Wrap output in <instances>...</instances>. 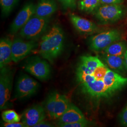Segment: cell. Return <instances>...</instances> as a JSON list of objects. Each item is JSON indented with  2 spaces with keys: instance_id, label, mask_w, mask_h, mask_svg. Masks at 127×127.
Listing matches in <instances>:
<instances>
[{
  "instance_id": "6da1fadb",
  "label": "cell",
  "mask_w": 127,
  "mask_h": 127,
  "mask_svg": "<svg viewBox=\"0 0 127 127\" xmlns=\"http://www.w3.org/2000/svg\"><path fill=\"white\" fill-rule=\"evenodd\" d=\"M75 74L82 93L95 101L109 99L127 85V77L111 69L97 56H82Z\"/></svg>"
},
{
  "instance_id": "7a4b0ae2",
  "label": "cell",
  "mask_w": 127,
  "mask_h": 127,
  "mask_svg": "<svg viewBox=\"0 0 127 127\" xmlns=\"http://www.w3.org/2000/svg\"><path fill=\"white\" fill-rule=\"evenodd\" d=\"M64 41L62 29L54 24L41 37L38 52L42 58L53 63L63 50Z\"/></svg>"
},
{
  "instance_id": "3957f363",
  "label": "cell",
  "mask_w": 127,
  "mask_h": 127,
  "mask_svg": "<svg viewBox=\"0 0 127 127\" xmlns=\"http://www.w3.org/2000/svg\"><path fill=\"white\" fill-rule=\"evenodd\" d=\"M50 22V18H41L34 14L20 29L19 35L28 40L36 41L45 33Z\"/></svg>"
},
{
  "instance_id": "277c9868",
  "label": "cell",
  "mask_w": 127,
  "mask_h": 127,
  "mask_svg": "<svg viewBox=\"0 0 127 127\" xmlns=\"http://www.w3.org/2000/svg\"><path fill=\"white\" fill-rule=\"evenodd\" d=\"M122 37V32L117 29L101 32L91 37L89 40L90 47L93 51H103L111 44L120 41Z\"/></svg>"
},
{
  "instance_id": "5b68a950",
  "label": "cell",
  "mask_w": 127,
  "mask_h": 127,
  "mask_svg": "<svg viewBox=\"0 0 127 127\" xmlns=\"http://www.w3.org/2000/svg\"><path fill=\"white\" fill-rule=\"evenodd\" d=\"M70 104L65 96L53 92L48 96L46 100V111L51 119H59L66 111Z\"/></svg>"
},
{
  "instance_id": "8992f818",
  "label": "cell",
  "mask_w": 127,
  "mask_h": 127,
  "mask_svg": "<svg viewBox=\"0 0 127 127\" xmlns=\"http://www.w3.org/2000/svg\"><path fill=\"white\" fill-rule=\"evenodd\" d=\"M13 78V72L6 66L0 69V109H5L10 99Z\"/></svg>"
},
{
  "instance_id": "52a82bcc",
  "label": "cell",
  "mask_w": 127,
  "mask_h": 127,
  "mask_svg": "<svg viewBox=\"0 0 127 127\" xmlns=\"http://www.w3.org/2000/svg\"><path fill=\"white\" fill-rule=\"evenodd\" d=\"M123 6L119 4H101L95 10V16L104 23L116 22L124 15Z\"/></svg>"
},
{
  "instance_id": "ba28073f",
  "label": "cell",
  "mask_w": 127,
  "mask_h": 127,
  "mask_svg": "<svg viewBox=\"0 0 127 127\" xmlns=\"http://www.w3.org/2000/svg\"><path fill=\"white\" fill-rule=\"evenodd\" d=\"M24 68L26 71L42 81L47 80L51 72L49 63L38 57L29 60L25 64Z\"/></svg>"
},
{
  "instance_id": "9c48e42d",
  "label": "cell",
  "mask_w": 127,
  "mask_h": 127,
  "mask_svg": "<svg viewBox=\"0 0 127 127\" xmlns=\"http://www.w3.org/2000/svg\"><path fill=\"white\" fill-rule=\"evenodd\" d=\"M37 46L36 41H25L21 38H16L12 41V61L15 63L20 61L34 50Z\"/></svg>"
},
{
  "instance_id": "30bf717a",
  "label": "cell",
  "mask_w": 127,
  "mask_h": 127,
  "mask_svg": "<svg viewBox=\"0 0 127 127\" xmlns=\"http://www.w3.org/2000/svg\"><path fill=\"white\" fill-rule=\"evenodd\" d=\"M39 84L36 81L24 74L19 77L16 84V92L17 97L22 98L33 95L38 90Z\"/></svg>"
},
{
  "instance_id": "8fae6325",
  "label": "cell",
  "mask_w": 127,
  "mask_h": 127,
  "mask_svg": "<svg viewBox=\"0 0 127 127\" xmlns=\"http://www.w3.org/2000/svg\"><path fill=\"white\" fill-rule=\"evenodd\" d=\"M35 5L32 1H29L24 5L11 24L9 31L15 34L24 27L30 18L34 14Z\"/></svg>"
},
{
  "instance_id": "7c38bea8",
  "label": "cell",
  "mask_w": 127,
  "mask_h": 127,
  "mask_svg": "<svg viewBox=\"0 0 127 127\" xmlns=\"http://www.w3.org/2000/svg\"><path fill=\"white\" fill-rule=\"evenodd\" d=\"M45 117L44 108L40 104H35L24 111L21 120L25 127H34L38 123L44 120Z\"/></svg>"
},
{
  "instance_id": "4fadbf2b",
  "label": "cell",
  "mask_w": 127,
  "mask_h": 127,
  "mask_svg": "<svg viewBox=\"0 0 127 127\" xmlns=\"http://www.w3.org/2000/svg\"><path fill=\"white\" fill-rule=\"evenodd\" d=\"M69 17L73 26L81 33L91 34L98 30V27L95 24L89 20L74 14H70Z\"/></svg>"
},
{
  "instance_id": "5bb4252c",
  "label": "cell",
  "mask_w": 127,
  "mask_h": 127,
  "mask_svg": "<svg viewBox=\"0 0 127 127\" xmlns=\"http://www.w3.org/2000/svg\"><path fill=\"white\" fill-rule=\"evenodd\" d=\"M103 59L109 68L114 72L124 75L127 71L124 57L104 54Z\"/></svg>"
},
{
  "instance_id": "9a60e30c",
  "label": "cell",
  "mask_w": 127,
  "mask_h": 127,
  "mask_svg": "<svg viewBox=\"0 0 127 127\" xmlns=\"http://www.w3.org/2000/svg\"><path fill=\"white\" fill-rule=\"evenodd\" d=\"M86 120L83 114L76 106L70 104L64 114L59 119L58 125Z\"/></svg>"
},
{
  "instance_id": "2e32d148",
  "label": "cell",
  "mask_w": 127,
  "mask_h": 127,
  "mask_svg": "<svg viewBox=\"0 0 127 127\" xmlns=\"http://www.w3.org/2000/svg\"><path fill=\"white\" fill-rule=\"evenodd\" d=\"M57 8L55 0H40L35 5L34 15L41 18H50Z\"/></svg>"
},
{
  "instance_id": "e0dca14e",
  "label": "cell",
  "mask_w": 127,
  "mask_h": 127,
  "mask_svg": "<svg viewBox=\"0 0 127 127\" xmlns=\"http://www.w3.org/2000/svg\"><path fill=\"white\" fill-rule=\"evenodd\" d=\"M12 41L8 38H2L0 41V68H3L12 61Z\"/></svg>"
},
{
  "instance_id": "ac0fdd59",
  "label": "cell",
  "mask_w": 127,
  "mask_h": 127,
  "mask_svg": "<svg viewBox=\"0 0 127 127\" xmlns=\"http://www.w3.org/2000/svg\"><path fill=\"white\" fill-rule=\"evenodd\" d=\"M127 44L124 41H117L111 44L103 50L104 54L124 57L127 50Z\"/></svg>"
},
{
  "instance_id": "d6986e66",
  "label": "cell",
  "mask_w": 127,
  "mask_h": 127,
  "mask_svg": "<svg viewBox=\"0 0 127 127\" xmlns=\"http://www.w3.org/2000/svg\"><path fill=\"white\" fill-rule=\"evenodd\" d=\"M100 4V0H80L78 2V8L81 10L90 13L95 11Z\"/></svg>"
},
{
  "instance_id": "ffe728a7",
  "label": "cell",
  "mask_w": 127,
  "mask_h": 127,
  "mask_svg": "<svg viewBox=\"0 0 127 127\" xmlns=\"http://www.w3.org/2000/svg\"><path fill=\"white\" fill-rule=\"evenodd\" d=\"M2 119L6 123H13L19 122L20 116L13 110L4 111L1 114Z\"/></svg>"
},
{
  "instance_id": "44dd1931",
  "label": "cell",
  "mask_w": 127,
  "mask_h": 127,
  "mask_svg": "<svg viewBox=\"0 0 127 127\" xmlns=\"http://www.w3.org/2000/svg\"><path fill=\"white\" fill-rule=\"evenodd\" d=\"M18 0H0L2 13L5 16L9 15L13 9Z\"/></svg>"
},
{
  "instance_id": "7402d4cb",
  "label": "cell",
  "mask_w": 127,
  "mask_h": 127,
  "mask_svg": "<svg viewBox=\"0 0 127 127\" xmlns=\"http://www.w3.org/2000/svg\"><path fill=\"white\" fill-rule=\"evenodd\" d=\"M88 125V121L86 120L70 123H65L59 125L58 126L61 127H84Z\"/></svg>"
},
{
  "instance_id": "603a6c76",
  "label": "cell",
  "mask_w": 127,
  "mask_h": 127,
  "mask_svg": "<svg viewBox=\"0 0 127 127\" xmlns=\"http://www.w3.org/2000/svg\"><path fill=\"white\" fill-rule=\"evenodd\" d=\"M65 9H74L76 7V0H59Z\"/></svg>"
},
{
  "instance_id": "cb8c5ba5",
  "label": "cell",
  "mask_w": 127,
  "mask_h": 127,
  "mask_svg": "<svg viewBox=\"0 0 127 127\" xmlns=\"http://www.w3.org/2000/svg\"><path fill=\"white\" fill-rule=\"evenodd\" d=\"M119 121L123 126L127 127V105L120 114Z\"/></svg>"
},
{
  "instance_id": "d4e9b609",
  "label": "cell",
  "mask_w": 127,
  "mask_h": 127,
  "mask_svg": "<svg viewBox=\"0 0 127 127\" xmlns=\"http://www.w3.org/2000/svg\"><path fill=\"white\" fill-rule=\"evenodd\" d=\"M123 0H100L101 5L119 4L121 3Z\"/></svg>"
},
{
  "instance_id": "484cf974",
  "label": "cell",
  "mask_w": 127,
  "mask_h": 127,
  "mask_svg": "<svg viewBox=\"0 0 127 127\" xmlns=\"http://www.w3.org/2000/svg\"><path fill=\"white\" fill-rule=\"evenodd\" d=\"M5 127H25L22 122L19 123H6L3 124Z\"/></svg>"
},
{
  "instance_id": "4316f807",
  "label": "cell",
  "mask_w": 127,
  "mask_h": 127,
  "mask_svg": "<svg viewBox=\"0 0 127 127\" xmlns=\"http://www.w3.org/2000/svg\"><path fill=\"white\" fill-rule=\"evenodd\" d=\"M53 127L50 123L44 121V120L41 122L40 123H38L34 127Z\"/></svg>"
},
{
  "instance_id": "83f0119b",
  "label": "cell",
  "mask_w": 127,
  "mask_h": 127,
  "mask_svg": "<svg viewBox=\"0 0 127 127\" xmlns=\"http://www.w3.org/2000/svg\"><path fill=\"white\" fill-rule=\"evenodd\" d=\"M124 61H125L126 66V68L127 69V50H126L124 56Z\"/></svg>"
}]
</instances>
